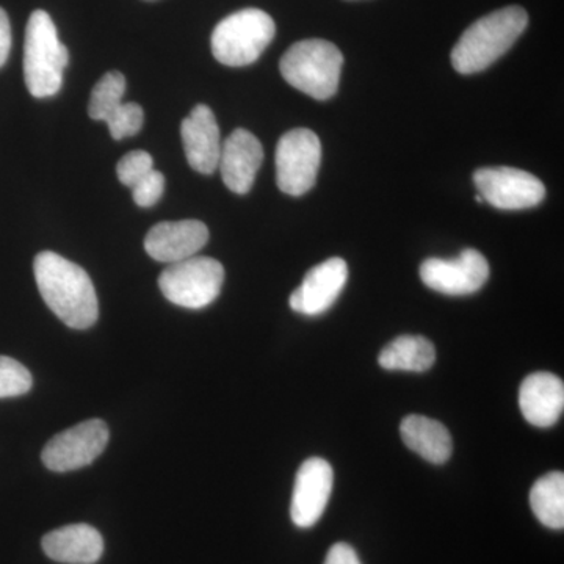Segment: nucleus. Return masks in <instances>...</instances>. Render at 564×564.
<instances>
[{
    "instance_id": "1",
    "label": "nucleus",
    "mask_w": 564,
    "mask_h": 564,
    "mask_svg": "<svg viewBox=\"0 0 564 564\" xmlns=\"http://www.w3.org/2000/svg\"><path fill=\"white\" fill-rule=\"evenodd\" d=\"M33 272L44 303L66 326L88 329L98 322V295L82 267L57 252L43 251L33 262Z\"/></svg>"
},
{
    "instance_id": "2",
    "label": "nucleus",
    "mask_w": 564,
    "mask_h": 564,
    "mask_svg": "<svg viewBox=\"0 0 564 564\" xmlns=\"http://www.w3.org/2000/svg\"><path fill=\"white\" fill-rule=\"evenodd\" d=\"M529 14L522 7H505L475 21L452 51L459 74L485 70L499 61L524 33Z\"/></svg>"
},
{
    "instance_id": "3",
    "label": "nucleus",
    "mask_w": 564,
    "mask_h": 564,
    "mask_svg": "<svg viewBox=\"0 0 564 564\" xmlns=\"http://www.w3.org/2000/svg\"><path fill=\"white\" fill-rule=\"evenodd\" d=\"M69 55L46 11H33L25 29L24 79L33 98L57 95Z\"/></svg>"
},
{
    "instance_id": "4",
    "label": "nucleus",
    "mask_w": 564,
    "mask_h": 564,
    "mask_svg": "<svg viewBox=\"0 0 564 564\" xmlns=\"http://www.w3.org/2000/svg\"><path fill=\"white\" fill-rule=\"evenodd\" d=\"M343 66L344 55L339 47L318 39L292 44L280 62L285 82L317 101H326L336 95Z\"/></svg>"
},
{
    "instance_id": "5",
    "label": "nucleus",
    "mask_w": 564,
    "mask_h": 564,
    "mask_svg": "<svg viewBox=\"0 0 564 564\" xmlns=\"http://www.w3.org/2000/svg\"><path fill=\"white\" fill-rule=\"evenodd\" d=\"M276 33L273 18L259 9H245L218 22L212 33V54L221 65L240 68L261 57Z\"/></svg>"
},
{
    "instance_id": "6",
    "label": "nucleus",
    "mask_w": 564,
    "mask_h": 564,
    "mask_svg": "<svg viewBox=\"0 0 564 564\" xmlns=\"http://www.w3.org/2000/svg\"><path fill=\"white\" fill-rule=\"evenodd\" d=\"M225 269L203 256L170 263L159 276V288L170 303L185 310H203L220 295Z\"/></svg>"
},
{
    "instance_id": "7",
    "label": "nucleus",
    "mask_w": 564,
    "mask_h": 564,
    "mask_svg": "<svg viewBox=\"0 0 564 564\" xmlns=\"http://www.w3.org/2000/svg\"><path fill=\"white\" fill-rule=\"evenodd\" d=\"M276 182L285 195L302 196L314 187L322 163V143L311 129H293L276 147Z\"/></svg>"
},
{
    "instance_id": "8",
    "label": "nucleus",
    "mask_w": 564,
    "mask_h": 564,
    "mask_svg": "<svg viewBox=\"0 0 564 564\" xmlns=\"http://www.w3.org/2000/svg\"><path fill=\"white\" fill-rule=\"evenodd\" d=\"M474 184L484 202L500 210L532 209L545 198L543 181L511 166L477 170Z\"/></svg>"
},
{
    "instance_id": "9",
    "label": "nucleus",
    "mask_w": 564,
    "mask_h": 564,
    "mask_svg": "<svg viewBox=\"0 0 564 564\" xmlns=\"http://www.w3.org/2000/svg\"><path fill=\"white\" fill-rule=\"evenodd\" d=\"M109 426L101 419L82 422L52 437L41 459L52 473H70L90 466L109 444Z\"/></svg>"
},
{
    "instance_id": "10",
    "label": "nucleus",
    "mask_w": 564,
    "mask_h": 564,
    "mask_svg": "<svg viewBox=\"0 0 564 564\" xmlns=\"http://www.w3.org/2000/svg\"><path fill=\"white\" fill-rule=\"evenodd\" d=\"M488 278V261L481 252L473 248H467L454 259H426L421 265L423 284L444 295H470L480 291Z\"/></svg>"
},
{
    "instance_id": "11",
    "label": "nucleus",
    "mask_w": 564,
    "mask_h": 564,
    "mask_svg": "<svg viewBox=\"0 0 564 564\" xmlns=\"http://www.w3.org/2000/svg\"><path fill=\"white\" fill-rule=\"evenodd\" d=\"M334 473L323 458H310L302 464L293 486L291 518L300 529H311L321 521L332 497Z\"/></svg>"
},
{
    "instance_id": "12",
    "label": "nucleus",
    "mask_w": 564,
    "mask_h": 564,
    "mask_svg": "<svg viewBox=\"0 0 564 564\" xmlns=\"http://www.w3.org/2000/svg\"><path fill=\"white\" fill-rule=\"evenodd\" d=\"M347 281V262L340 258L328 259L306 273L302 285L293 291L289 304L295 313L310 317L325 314L339 299Z\"/></svg>"
},
{
    "instance_id": "13",
    "label": "nucleus",
    "mask_w": 564,
    "mask_h": 564,
    "mask_svg": "<svg viewBox=\"0 0 564 564\" xmlns=\"http://www.w3.org/2000/svg\"><path fill=\"white\" fill-rule=\"evenodd\" d=\"M209 242V229L203 221H163L150 229L144 250L154 261L174 263L196 256Z\"/></svg>"
},
{
    "instance_id": "14",
    "label": "nucleus",
    "mask_w": 564,
    "mask_h": 564,
    "mask_svg": "<svg viewBox=\"0 0 564 564\" xmlns=\"http://www.w3.org/2000/svg\"><path fill=\"white\" fill-rule=\"evenodd\" d=\"M262 162L261 141L247 129H236L225 143H221L218 169L226 187L237 195H245L251 191Z\"/></svg>"
},
{
    "instance_id": "15",
    "label": "nucleus",
    "mask_w": 564,
    "mask_h": 564,
    "mask_svg": "<svg viewBox=\"0 0 564 564\" xmlns=\"http://www.w3.org/2000/svg\"><path fill=\"white\" fill-rule=\"evenodd\" d=\"M182 144L188 165L195 172L212 174L221 154L220 129L210 107L198 104L181 124Z\"/></svg>"
},
{
    "instance_id": "16",
    "label": "nucleus",
    "mask_w": 564,
    "mask_h": 564,
    "mask_svg": "<svg viewBox=\"0 0 564 564\" xmlns=\"http://www.w3.org/2000/svg\"><path fill=\"white\" fill-rule=\"evenodd\" d=\"M519 408L530 425L554 426L564 410V384L554 373L529 375L519 389Z\"/></svg>"
},
{
    "instance_id": "17",
    "label": "nucleus",
    "mask_w": 564,
    "mask_h": 564,
    "mask_svg": "<svg viewBox=\"0 0 564 564\" xmlns=\"http://www.w3.org/2000/svg\"><path fill=\"white\" fill-rule=\"evenodd\" d=\"M44 554L65 564H95L102 556L104 540L95 527L74 524L43 538Z\"/></svg>"
},
{
    "instance_id": "18",
    "label": "nucleus",
    "mask_w": 564,
    "mask_h": 564,
    "mask_svg": "<svg viewBox=\"0 0 564 564\" xmlns=\"http://www.w3.org/2000/svg\"><path fill=\"white\" fill-rule=\"evenodd\" d=\"M400 434L404 445L425 462L444 464L454 452V441L443 423L425 415L411 414L403 419Z\"/></svg>"
},
{
    "instance_id": "19",
    "label": "nucleus",
    "mask_w": 564,
    "mask_h": 564,
    "mask_svg": "<svg viewBox=\"0 0 564 564\" xmlns=\"http://www.w3.org/2000/svg\"><path fill=\"white\" fill-rule=\"evenodd\" d=\"M436 361V350L429 339L422 336H400L386 345L378 356V364L386 370L422 373L432 369Z\"/></svg>"
},
{
    "instance_id": "20",
    "label": "nucleus",
    "mask_w": 564,
    "mask_h": 564,
    "mask_svg": "<svg viewBox=\"0 0 564 564\" xmlns=\"http://www.w3.org/2000/svg\"><path fill=\"white\" fill-rule=\"evenodd\" d=\"M530 507L538 521L552 530L564 527V475L545 474L530 491Z\"/></svg>"
},
{
    "instance_id": "21",
    "label": "nucleus",
    "mask_w": 564,
    "mask_h": 564,
    "mask_svg": "<svg viewBox=\"0 0 564 564\" xmlns=\"http://www.w3.org/2000/svg\"><path fill=\"white\" fill-rule=\"evenodd\" d=\"M126 93V79L118 70L104 74L95 85L88 104L91 120L107 121L122 104Z\"/></svg>"
},
{
    "instance_id": "22",
    "label": "nucleus",
    "mask_w": 564,
    "mask_h": 564,
    "mask_svg": "<svg viewBox=\"0 0 564 564\" xmlns=\"http://www.w3.org/2000/svg\"><path fill=\"white\" fill-rule=\"evenodd\" d=\"M32 375L9 356H0V399L24 395L32 389Z\"/></svg>"
},
{
    "instance_id": "23",
    "label": "nucleus",
    "mask_w": 564,
    "mask_h": 564,
    "mask_svg": "<svg viewBox=\"0 0 564 564\" xmlns=\"http://www.w3.org/2000/svg\"><path fill=\"white\" fill-rule=\"evenodd\" d=\"M143 109L139 104L122 102L106 122L109 124L111 139L122 140L126 137L137 135L143 128Z\"/></svg>"
},
{
    "instance_id": "24",
    "label": "nucleus",
    "mask_w": 564,
    "mask_h": 564,
    "mask_svg": "<svg viewBox=\"0 0 564 564\" xmlns=\"http://www.w3.org/2000/svg\"><path fill=\"white\" fill-rule=\"evenodd\" d=\"M154 170V159L150 152L147 151H132L126 154L124 158L118 162L117 174L122 185L126 187H133L139 184L147 174Z\"/></svg>"
},
{
    "instance_id": "25",
    "label": "nucleus",
    "mask_w": 564,
    "mask_h": 564,
    "mask_svg": "<svg viewBox=\"0 0 564 564\" xmlns=\"http://www.w3.org/2000/svg\"><path fill=\"white\" fill-rule=\"evenodd\" d=\"M165 192V176L158 170H152L139 184L133 185V202L140 207H152L159 203Z\"/></svg>"
},
{
    "instance_id": "26",
    "label": "nucleus",
    "mask_w": 564,
    "mask_h": 564,
    "mask_svg": "<svg viewBox=\"0 0 564 564\" xmlns=\"http://www.w3.org/2000/svg\"><path fill=\"white\" fill-rule=\"evenodd\" d=\"M325 564H361V562L351 545L337 543L329 549Z\"/></svg>"
},
{
    "instance_id": "27",
    "label": "nucleus",
    "mask_w": 564,
    "mask_h": 564,
    "mask_svg": "<svg viewBox=\"0 0 564 564\" xmlns=\"http://www.w3.org/2000/svg\"><path fill=\"white\" fill-rule=\"evenodd\" d=\"M11 51V25L9 14L0 9V68L9 61Z\"/></svg>"
}]
</instances>
